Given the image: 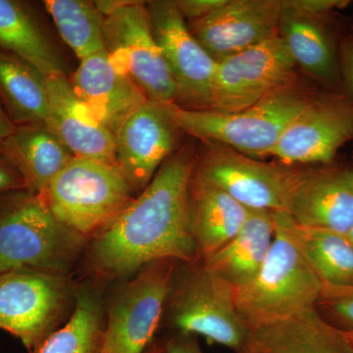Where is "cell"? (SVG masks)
<instances>
[{
	"label": "cell",
	"instance_id": "1",
	"mask_svg": "<svg viewBox=\"0 0 353 353\" xmlns=\"http://www.w3.org/2000/svg\"><path fill=\"white\" fill-rule=\"evenodd\" d=\"M196 154L194 143L181 145L125 211L90 240L87 264L95 277H128L155 260L201 261L190 201Z\"/></svg>",
	"mask_w": 353,
	"mask_h": 353
},
{
	"label": "cell",
	"instance_id": "2",
	"mask_svg": "<svg viewBox=\"0 0 353 353\" xmlns=\"http://www.w3.org/2000/svg\"><path fill=\"white\" fill-rule=\"evenodd\" d=\"M317 92L314 82L299 75L239 112L187 110L174 104V116L181 131L192 138L220 143L250 157H269Z\"/></svg>",
	"mask_w": 353,
	"mask_h": 353
},
{
	"label": "cell",
	"instance_id": "3",
	"mask_svg": "<svg viewBox=\"0 0 353 353\" xmlns=\"http://www.w3.org/2000/svg\"><path fill=\"white\" fill-rule=\"evenodd\" d=\"M88 243L53 215L43 194L17 190L0 196V273L68 276Z\"/></svg>",
	"mask_w": 353,
	"mask_h": 353
},
{
	"label": "cell",
	"instance_id": "4",
	"mask_svg": "<svg viewBox=\"0 0 353 353\" xmlns=\"http://www.w3.org/2000/svg\"><path fill=\"white\" fill-rule=\"evenodd\" d=\"M164 319L176 333L202 336L234 352L250 332L234 288L202 261L176 263Z\"/></svg>",
	"mask_w": 353,
	"mask_h": 353
},
{
	"label": "cell",
	"instance_id": "5",
	"mask_svg": "<svg viewBox=\"0 0 353 353\" xmlns=\"http://www.w3.org/2000/svg\"><path fill=\"white\" fill-rule=\"evenodd\" d=\"M41 194L53 215L88 241L137 196L116 165L80 157H74Z\"/></svg>",
	"mask_w": 353,
	"mask_h": 353
},
{
	"label": "cell",
	"instance_id": "6",
	"mask_svg": "<svg viewBox=\"0 0 353 353\" xmlns=\"http://www.w3.org/2000/svg\"><path fill=\"white\" fill-rule=\"evenodd\" d=\"M275 224V238L263 266L250 285L234 290L248 326L316 308L323 282L287 233Z\"/></svg>",
	"mask_w": 353,
	"mask_h": 353
},
{
	"label": "cell",
	"instance_id": "7",
	"mask_svg": "<svg viewBox=\"0 0 353 353\" xmlns=\"http://www.w3.org/2000/svg\"><path fill=\"white\" fill-rule=\"evenodd\" d=\"M76 292L69 276L30 270L0 273V330L31 350L72 312Z\"/></svg>",
	"mask_w": 353,
	"mask_h": 353
},
{
	"label": "cell",
	"instance_id": "8",
	"mask_svg": "<svg viewBox=\"0 0 353 353\" xmlns=\"http://www.w3.org/2000/svg\"><path fill=\"white\" fill-rule=\"evenodd\" d=\"M178 261L160 259L141 267L116 287L106 313L108 353H143L161 322Z\"/></svg>",
	"mask_w": 353,
	"mask_h": 353
},
{
	"label": "cell",
	"instance_id": "9",
	"mask_svg": "<svg viewBox=\"0 0 353 353\" xmlns=\"http://www.w3.org/2000/svg\"><path fill=\"white\" fill-rule=\"evenodd\" d=\"M104 41L114 66L148 99L176 103L175 80L153 34L145 2L127 1L105 16Z\"/></svg>",
	"mask_w": 353,
	"mask_h": 353
},
{
	"label": "cell",
	"instance_id": "10",
	"mask_svg": "<svg viewBox=\"0 0 353 353\" xmlns=\"http://www.w3.org/2000/svg\"><path fill=\"white\" fill-rule=\"evenodd\" d=\"M202 143L194 180L222 190L252 210L285 211L297 168L259 161L220 143Z\"/></svg>",
	"mask_w": 353,
	"mask_h": 353
},
{
	"label": "cell",
	"instance_id": "11",
	"mask_svg": "<svg viewBox=\"0 0 353 353\" xmlns=\"http://www.w3.org/2000/svg\"><path fill=\"white\" fill-rule=\"evenodd\" d=\"M296 68L279 36L225 58L217 62L209 110L230 114L250 108L296 79Z\"/></svg>",
	"mask_w": 353,
	"mask_h": 353
},
{
	"label": "cell",
	"instance_id": "12",
	"mask_svg": "<svg viewBox=\"0 0 353 353\" xmlns=\"http://www.w3.org/2000/svg\"><path fill=\"white\" fill-rule=\"evenodd\" d=\"M150 26L176 85L175 105L209 110L217 62L190 32L175 1L146 2Z\"/></svg>",
	"mask_w": 353,
	"mask_h": 353
},
{
	"label": "cell",
	"instance_id": "13",
	"mask_svg": "<svg viewBox=\"0 0 353 353\" xmlns=\"http://www.w3.org/2000/svg\"><path fill=\"white\" fill-rule=\"evenodd\" d=\"M352 139L353 99L343 92L318 90L269 157L290 167L328 164Z\"/></svg>",
	"mask_w": 353,
	"mask_h": 353
},
{
	"label": "cell",
	"instance_id": "14",
	"mask_svg": "<svg viewBox=\"0 0 353 353\" xmlns=\"http://www.w3.org/2000/svg\"><path fill=\"white\" fill-rule=\"evenodd\" d=\"M173 106L148 99L115 134L116 166L136 196L181 148L183 132L176 124Z\"/></svg>",
	"mask_w": 353,
	"mask_h": 353
},
{
	"label": "cell",
	"instance_id": "15",
	"mask_svg": "<svg viewBox=\"0 0 353 353\" xmlns=\"http://www.w3.org/2000/svg\"><path fill=\"white\" fill-rule=\"evenodd\" d=\"M282 0H227L190 32L216 62L279 36Z\"/></svg>",
	"mask_w": 353,
	"mask_h": 353
},
{
	"label": "cell",
	"instance_id": "16",
	"mask_svg": "<svg viewBox=\"0 0 353 353\" xmlns=\"http://www.w3.org/2000/svg\"><path fill=\"white\" fill-rule=\"evenodd\" d=\"M285 212L301 226L347 234L353 227L350 170L297 169Z\"/></svg>",
	"mask_w": 353,
	"mask_h": 353
},
{
	"label": "cell",
	"instance_id": "17",
	"mask_svg": "<svg viewBox=\"0 0 353 353\" xmlns=\"http://www.w3.org/2000/svg\"><path fill=\"white\" fill-rule=\"evenodd\" d=\"M48 111L44 124L74 157L116 165V139L85 106L69 77H48Z\"/></svg>",
	"mask_w": 353,
	"mask_h": 353
},
{
	"label": "cell",
	"instance_id": "18",
	"mask_svg": "<svg viewBox=\"0 0 353 353\" xmlns=\"http://www.w3.org/2000/svg\"><path fill=\"white\" fill-rule=\"evenodd\" d=\"M69 81L77 97L114 136L148 101L141 88L114 66L106 50L81 60Z\"/></svg>",
	"mask_w": 353,
	"mask_h": 353
},
{
	"label": "cell",
	"instance_id": "19",
	"mask_svg": "<svg viewBox=\"0 0 353 353\" xmlns=\"http://www.w3.org/2000/svg\"><path fill=\"white\" fill-rule=\"evenodd\" d=\"M234 353H353V347L345 332L314 308L250 327L245 343Z\"/></svg>",
	"mask_w": 353,
	"mask_h": 353
},
{
	"label": "cell",
	"instance_id": "20",
	"mask_svg": "<svg viewBox=\"0 0 353 353\" xmlns=\"http://www.w3.org/2000/svg\"><path fill=\"white\" fill-rule=\"evenodd\" d=\"M327 17L297 10L282 0L279 37L296 66L327 90L343 92L336 39Z\"/></svg>",
	"mask_w": 353,
	"mask_h": 353
},
{
	"label": "cell",
	"instance_id": "21",
	"mask_svg": "<svg viewBox=\"0 0 353 353\" xmlns=\"http://www.w3.org/2000/svg\"><path fill=\"white\" fill-rule=\"evenodd\" d=\"M0 48L46 77L68 74L66 57L36 2L0 0Z\"/></svg>",
	"mask_w": 353,
	"mask_h": 353
},
{
	"label": "cell",
	"instance_id": "22",
	"mask_svg": "<svg viewBox=\"0 0 353 353\" xmlns=\"http://www.w3.org/2000/svg\"><path fill=\"white\" fill-rule=\"evenodd\" d=\"M0 153L24 179L26 190L38 194L75 157L44 123L16 126Z\"/></svg>",
	"mask_w": 353,
	"mask_h": 353
},
{
	"label": "cell",
	"instance_id": "23",
	"mask_svg": "<svg viewBox=\"0 0 353 353\" xmlns=\"http://www.w3.org/2000/svg\"><path fill=\"white\" fill-rule=\"evenodd\" d=\"M275 238L273 212L252 210L238 234L204 260V264L226 280L234 290L254 280L270 252Z\"/></svg>",
	"mask_w": 353,
	"mask_h": 353
},
{
	"label": "cell",
	"instance_id": "24",
	"mask_svg": "<svg viewBox=\"0 0 353 353\" xmlns=\"http://www.w3.org/2000/svg\"><path fill=\"white\" fill-rule=\"evenodd\" d=\"M192 233L201 261L208 259L238 234L250 209L213 185L192 178L190 189Z\"/></svg>",
	"mask_w": 353,
	"mask_h": 353
},
{
	"label": "cell",
	"instance_id": "25",
	"mask_svg": "<svg viewBox=\"0 0 353 353\" xmlns=\"http://www.w3.org/2000/svg\"><path fill=\"white\" fill-rule=\"evenodd\" d=\"M273 218L323 283L353 285V245L347 234L301 226L285 211L273 212Z\"/></svg>",
	"mask_w": 353,
	"mask_h": 353
},
{
	"label": "cell",
	"instance_id": "26",
	"mask_svg": "<svg viewBox=\"0 0 353 353\" xmlns=\"http://www.w3.org/2000/svg\"><path fill=\"white\" fill-rule=\"evenodd\" d=\"M105 327L101 292L94 285L77 287L75 304L67 322L26 353H101Z\"/></svg>",
	"mask_w": 353,
	"mask_h": 353
},
{
	"label": "cell",
	"instance_id": "27",
	"mask_svg": "<svg viewBox=\"0 0 353 353\" xmlns=\"http://www.w3.org/2000/svg\"><path fill=\"white\" fill-rule=\"evenodd\" d=\"M48 102V77L0 48V105L13 124L44 123Z\"/></svg>",
	"mask_w": 353,
	"mask_h": 353
},
{
	"label": "cell",
	"instance_id": "28",
	"mask_svg": "<svg viewBox=\"0 0 353 353\" xmlns=\"http://www.w3.org/2000/svg\"><path fill=\"white\" fill-rule=\"evenodd\" d=\"M44 8L79 60L105 50L104 17L94 1L46 0Z\"/></svg>",
	"mask_w": 353,
	"mask_h": 353
},
{
	"label": "cell",
	"instance_id": "29",
	"mask_svg": "<svg viewBox=\"0 0 353 353\" xmlns=\"http://www.w3.org/2000/svg\"><path fill=\"white\" fill-rule=\"evenodd\" d=\"M316 309L336 328L353 332V285L323 283Z\"/></svg>",
	"mask_w": 353,
	"mask_h": 353
},
{
	"label": "cell",
	"instance_id": "30",
	"mask_svg": "<svg viewBox=\"0 0 353 353\" xmlns=\"http://www.w3.org/2000/svg\"><path fill=\"white\" fill-rule=\"evenodd\" d=\"M227 0H176L179 11L185 20L192 22L206 17L226 3Z\"/></svg>",
	"mask_w": 353,
	"mask_h": 353
},
{
	"label": "cell",
	"instance_id": "31",
	"mask_svg": "<svg viewBox=\"0 0 353 353\" xmlns=\"http://www.w3.org/2000/svg\"><path fill=\"white\" fill-rule=\"evenodd\" d=\"M289 6L311 15L328 17L334 10L347 6L345 0H287Z\"/></svg>",
	"mask_w": 353,
	"mask_h": 353
},
{
	"label": "cell",
	"instance_id": "32",
	"mask_svg": "<svg viewBox=\"0 0 353 353\" xmlns=\"http://www.w3.org/2000/svg\"><path fill=\"white\" fill-rule=\"evenodd\" d=\"M339 60L343 92L353 99V37L341 43Z\"/></svg>",
	"mask_w": 353,
	"mask_h": 353
},
{
	"label": "cell",
	"instance_id": "33",
	"mask_svg": "<svg viewBox=\"0 0 353 353\" xmlns=\"http://www.w3.org/2000/svg\"><path fill=\"white\" fill-rule=\"evenodd\" d=\"M26 190L24 179L0 153V196L7 192Z\"/></svg>",
	"mask_w": 353,
	"mask_h": 353
},
{
	"label": "cell",
	"instance_id": "34",
	"mask_svg": "<svg viewBox=\"0 0 353 353\" xmlns=\"http://www.w3.org/2000/svg\"><path fill=\"white\" fill-rule=\"evenodd\" d=\"M166 353H204L196 336L176 333L164 341Z\"/></svg>",
	"mask_w": 353,
	"mask_h": 353
},
{
	"label": "cell",
	"instance_id": "35",
	"mask_svg": "<svg viewBox=\"0 0 353 353\" xmlns=\"http://www.w3.org/2000/svg\"><path fill=\"white\" fill-rule=\"evenodd\" d=\"M15 125L9 119L4 109L0 105V143L14 131Z\"/></svg>",
	"mask_w": 353,
	"mask_h": 353
},
{
	"label": "cell",
	"instance_id": "36",
	"mask_svg": "<svg viewBox=\"0 0 353 353\" xmlns=\"http://www.w3.org/2000/svg\"><path fill=\"white\" fill-rule=\"evenodd\" d=\"M143 353H166L164 343H152Z\"/></svg>",
	"mask_w": 353,
	"mask_h": 353
},
{
	"label": "cell",
	"instance_id": "37",
	"mask_svg": "<svg viewBox=\"0 0 353 353\" xmlns=\"http://www.w3.org/2000/svg\"><path fill=\"white\" fill-rule=\"evenodd\" d=\"M345 336H347V340L350 341V345H352V347H353V332H345Z\"/></svg>",
	"mask_w": 353,
	"mask_h": 353
},
{
	"label": "cell",
	"instance_id": "38",
	"mask_svg": "<svg viewBox=\"0 0 353 353\" xmlns=\"http://www.w3.org/2000/svg\"><path fill=\"white\" fill-rule=\"evenodd\" d=\"M347 238L350 239V241H352V245H353V227L352 228V230H350V232H348V234H347Z\"/></svg>",
	"mask_w": 353,
	"mask_h": 353
},
{
	"label": "cell",
	"instance_id": "39",
	"mask_svg": "<svg viewBox=\"0 0 353 353\" xmlns=\"http://www.w3.org/2000/svg\"><path fill=\"white\" fill-rule=\"evenodd\" d=\"M350 178H352V181L353 183V164H352V168L350 169Z\"/></svg>",
	"mask_w": 353,
	"mask_h": 353
},
{
	"label": "cell",
	"instance_id": "40",
	"mask_svg": "<svg viewBox=\"0 0 353 353\" xmlns=\"http://www.w3.org/2000/svg\"><path fill=\"white\" fill-rule=\"evenodd\" d=\"M101 353H108V350H106V348L103 347V350H102Z\"/></svg>",
	"mask_w": 353,
	"mask_h": 353
}]
</instances>
